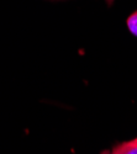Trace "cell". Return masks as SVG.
I'll return each mask as SVG.
<instances>
[{
    "mask_svg": "<svg viewBox=\"0 0 137 154\" xmlns=\"http://www.w3.org/2000/svg\"><path fill=\"white\" fill-rule=\"evenodd\" d=\"M117 149L120 154H137V143L133 139V140H130V142H125L117 146Z\"/></svg>",
    "mask_w": 137,
    "mask_h": 154,
    "instance_id": "6da1fadb",
    "label": "cell"
},
{
    "mask_svg": "<svg viewBox=\"0 0 137 154\" xmlns=\"http://www.w3.org/2000/svg\"><path fill=\"white\" fill-rule=\"evenodd\" d=\"M127 27L130 30V32L137 37V11H135L133 14H131L129 17H127Z\"/></svg>",
    "mask_w": 137,
    "mask_h": 154,
    "instance_id": "7a4b0ae2",
    "label": "cell"
},
{
    "mask_svg": "<svg viewBox=\"0 0 137 154\" xmlns=\"http://www.w3.org/2000/svg\"><path fill=\"white\" fill-rule=\"evenodd\" d=\"M111 154H120V152H119L117 147H115V148L113 149V152H111Z\"/></svg>",
    "mask_w": 137,
    "mask_h": 154,
    "instance_id": "3957f363",
    "label": "cell"
},
{
    "mask_svg": "<svg viewBox=\"0 0 137 154\" xmlns=\"http://www.w3.org/2000/svg\"><path fill=\"white\" fill-rule=\"evenodd\" d=\"M135 142H136V143H137V138H136V139H135Z\"/></svg>",
    "mask_w": 137,
    "mask_h": 154,
    "instance_id": "277c9868",
    "label": "cell"
}]
</instances>
